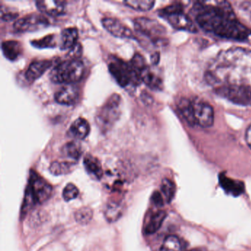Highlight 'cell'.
<instances>
[{
  "mask_svg": "<svg viewBox=\"0 0 251 251\" xmlns=\"http://www.w3.org/2000/svg\"><path fill=\"white\" fill-rule=\"evenodd\" d=\"M205 80L216 95L236 105H251V50L232 48L210 63Z\"/></svg>",
  "mask_w": 251,
  "mask_h": 251,
  "instance_id": "cell-1",
  "label": "cell"
},
{
  "mask_svg": "<svg viewBox=\"0 0 251 251\" xmlns=\"http://www.w3.org/2000/svg\"><path fill=\"white\" fill-rule=\"evenodd\" d=\"M195 21L208 33L232 40H246L251 30L236 19L231 5L226 1L216 2L215 5L197 2L194 5Z\"/></svg>",
  "mask_w": 251,
  "mask_h": 251,
  "instance_id": "cell-2",
  "label": "cell"
},
{
  "mask_svg": "<svg viewBox=\"0 0 251 251\" xmlns=\"http://www.w3.org/2000/svg\"><path fill=\"white\" fill-rule=\"evenodd\" d=\"M123 100L117 94L110 96L98 111L95 118L97 126L102 133L112 129L122 114Z\"/></svg>",
  "mask_w": 251,
  "mask_h": 251,
  "instance_id": "cell-3",
  "label": "cell"
},
{
  "mask_svg": "<svg viewBox=\"0 0 251 251\" xmlns=\"http://www.w3.org/2000/svg\"><path fill=\"white\" fill-rule=\"evenodd\" d=\"M85 66L78 58H72L63 61L54 68L51 79L55 83L71 85L83 78Z\"/></svg>",
  "mask_w": 251,
  "mask_h": 251,
  "instance_id": "cell-4",
  "label": "cell"
},
{
  "mask_svg": "<svg viewBox=\"0 0 251 251\" xmlns=\"http://www.w3.org/2000/svg\"><path fill=\"white\" fill-rule=\"evenodd\" d=\"M158 15L168 22L169 24L178 30L196 33V25L190 18L183 12V6L180 4H173L158 11Z\"/></svg>",
  "mask_w": 251,
  "mask_h": 251,
  "instance_id": "cell-5",
  "label": "cell"
},
{
  "mask_svg": "<svg viewBox=\"0 0 251 251\" xmlns=\"http://www.w3.org/2000/svg\"><path fill=\"white\" fill-rule=\"evenodd\" d=\"M108 70L121 87L126 88L130 84L137 86L142 83V79L135 74L129 62H126L120 58L111 60L108 65Z\"/></svg>",
  "mask_w": 251,
  "mask_h": 251,
  "instance_id": "cell-6",
  "label": "cell"
},
{
  "mask_svg": "<svg viewBox=\"0 0 251 251\" xmlns=\"http://www.w3.org/2000/svg\"><path fill=\"white\" fill-rule=\"evenodd\" d=\"M133 25L137 33L149 39L153 45H162L165 42L166 29L156 20L138 17L133 20Z\"/></svg>",
  "mask_w": 251,
  "mask_h": 251,
  "instance_id": "cell-7",
  "label": "cell"
},
{
  "mask_svg": "<svg viewBox=\"0 0 251 251\" xmlns=\"http://www.w3.org/2000/svg\"><path fill=\"white\" fill-rule=\"evenodd\" d=\"M192 116L195 126L203 128L211 127L214 123V111L212 106L202 100H192Z\"/></svg>",
  "mask_w": 251,
  "mask_h": 251,
  "instance_id": "cell-8",
  "label": "cell"
},
{
  "mask_svg": "<svg viewBox=\"0 0 251 251\" xmlns=\"http://www.w3.org/2000/svg\"><path fill=\"white\" fill-rule=\"evenodd\" d=\"M27 187L31 192L36 203L42 204L46 202L52 195V188L51 185L33 170L30 171Z\"/></svg>",
  "mask_w": 251,
  "mask_h": 251,
  "instance_id": "cell-9",
  "label": "cell"
},
{
  "mask_svg": "<svg viewBox=\"0 0 251 251\" xmlns=\"http://www.w3.org/2000/svg\"><path fill=\"white\" fill-rule=\"evenodd\" d=\"M49 25L46 17L37 14H28L14 23V28L18 33L34 32L45 28Z\"/></svg>",
  "mask_w": 251,
  "mask_h": 251,
  "instance_id": "cell-10",
  "label": "cell"
},
{
  "mask_svg": "<svg viewBox=\"0 0 251 251\" xmlns=\"http://www.w3.org/2000/svg\"><path fill=\"white\" fill-rule=\"evenodd\" d=\"M102 25L110 34L115 37L120 39H136L133 31L117 19L105 17L102 20Z\"/></svg>",
  "mask_w": 251,
  "mask_h": 251,
  "instance_id": "cell-11",
  "label": "cell"
},
{
  "mask_svg": "<svg viewBox=\"0 0 251 251\" xmlns=\"http://www.w3.org/2000/svg\"><path fill=\"white\" fill-rule=\"evenodd\" d=\"M36 5L39 11L50 17L63 15L67 8V2L60 0H39Z\"/></svg>",
  "mask_w": 251,
  "mask_h": 251,
  "instance_id": "cell-12",
  "label": "cell"
},
{
  "mask_svg": "<svg viewBox=\"0 0 251 251\" xmlns=\"http://www.w3.org/2000/svg\"><path fill=\"white\" fill-rule=\"evenodd\" d=\"M52 65V61L50 60H38L33 61L26 71L25 78L32 83L40 78Z\"/></svg>",
  "mask_w": 251,
  "mask_h": 251,
  "instance_id": "cell-13",
  "label": "cell"
},
{
  "mask_svg": "<svg viewBox=\"0 0 251 251\" xmlns=\"http://www.w3.org/2000/svg\"><path fill=\"white\" fill-rule=\"evenodd\" d=\"M79 98V92L77 87L67 85L61 88L55 93V100L58 103L64 105H73Z\"/></svg>",
  "mask_w": 251,
  "mask_h": 251,
  "instance_id": "cell-14",
  "label": "cell"
},
{
  "mask_svg": "<svg viewBox=\"0 0 251 251\" xmlns=\"http://www.w3.org/2000/svg\"><path fill=\"white\" fill-rule=\"evenodd\" d=\"M89 133H90L89 123L86 119L82 117L75 120L69 129V133L70 136L77 140H83L86 139Z\"/></svg>",
  "mask_w": 251,
  "mask_h": 251,
  "instance_id": "cell-15",
  "label": "cell"
},
{
  "mask_svg": "<svg viewBox=\"0 0 251 251\" xmlns=\"http://www.w3.org/2000/svg\"><path fill=\"white\" fill-rule=\"evenodd\" d=\"M78 30L75 27H68L61 32L59 46L62 50H73L77 46Z\"/></svg>",
  "mask_w": 251,
  "mask_h": 251,
  "instance_id": "cell-16",
  "label": "cell"
},
{
  "mask_svg": "<svg viewBox=\"0 0 251 251\" xmlns=\"http://www.w3.org/2000/svg\"><path fill=\"white\" fill-rule=\"evenodd\" d=\"M2 51L7 59L11 61H16L23 54V45L17 41H5L2 43Z\"/></svg>",
  "mask_w": 251,
  "mask_h": 251,
  "instance_id": "cell-17",
  "label": "cell"
},
{
  "mask_svg": "<svg viewBox=\"0 0 251 251\" xmlns=\"http://www.w3.org/2000/svg\"><path fill=\"white\" fill-rule=\"evenodd\" d=\"M83 164L86 172L94 178L97 180L102 178L103 176V170H102L100 161L98 160V158L89 154L84 157Z\"/></svg>",
  "mask_w": 251,
  "mask_h": 251,
  "instance_id": "cell-18",
  "label": "cell"
},
{
  "mask_svg": "<svg viewBox=\"0 0 251 251\" xmlns=\"http://www.w3.org/2000/svg\"><path fill=\"white\" fill-rule=\"evenodd\" d=\"M220 183L223 189L227 194L237 197L242 195L244 192L243 183L236 180H232L226 177L224 175H220Z\"/></svg>",
  "mask_w": 251,
  "mask_h": 251,
  "instance_id": "cell-19",
  "label": "cell"
},
{
  "mask_svg": "<svg viewBox=\"0 0 251 251\" xmlns=\"http://www.w3.org/2000/svg\"><path fill=\"white\" fill-rule=\"evenodd\" d=\"M124 214V204L118 201H111L107 204L105 217L110 223L118 221Z\"/></svg>",
  "mask_w": 251,
  "mask_h": 251,
  "instance_id": "cell-20",
  "label": "cell"
},
{
  "mask_svg": "<svg viewBox=\"0 0 251 251\" xmlns=\"http://www.w3.org/2000/svg\"><path fill=\"white\" fill-rule=\"evenodd\" d=\"M142 82L152 90H161L163 88L162 80L147 67L142 75Z\"/></svg>",
  "mask_w": 251,
  "mask_h": 251,
  "instance_id": "cell-21",
  "label": "cell"
},
{
  "mask_svg": "<svg viewBox=\"0 0 251 251\" xmlns=\"http://www.w3.org/2000/svg\"><path fill=\"white\" fill-rule=\"evenodd\" d=\"M167 217V213L164 211H159L155 213L147 225L145 233L147 234H153L158 231V229L162 226L164 220Z\"/></svg>",
  "mask_w": 251,
  "mask_h": 251,
  "instance_id": "cell-22",
  "label": "cell"
},
{
  "mask_svg": "<svg viewBox=\"0 0 251 251\" xmlns=\"http://www.w3.org/2000/svg\"><path fill=\"white\" fill-rule=\"evenodd\" d=\"M75 167V163L69 161H55L51 164L50 172L54 176H63L73 172Z\"/></svg>",
  "mask_w": 251,
  "mask_h": 251,
  "instance_id": "cell-23",
  "label": "cell"
},
{
  "mask_svg": "<svg viewBox=\"0 0 251 251\" xmlns=\"http://www.w3.org/2000/svg\"><path fill=\"white\" fill-rule=\"evenodd\" d=\"M177 108L183 118L190 126H195L193 116H192V100L187 98H181L177 104Z\"/></svg>",
  "mask_w": 251,
  "mask_h": 251,
  "instance_id": "cell-24",
  "label": "cell"
},
{
  "mask_svg": "<svg viewBox=\"0 0 251 251\" xmlns=\"http://www.w3.org/2000/svg\"><path fill=\"white\" fill-rule=\"evenodd\" d=\"M183 248L180 239L175 235H170L164 239L160 251H182Z\"/></svg>",
  "mask_w": 251,
  "mask_h": 251,
  "instance_id": "cell-25",
  "label": "cell"
},
{
  "mask_svg": "<svg viewBox=\"0 0 251 251\" xmlns=\"http://www.w3.org/2000/svg\"><path fill=\"white\" fill-rule=\"evenodd\" d=\"M123 3L126 6L139 11H148L153 8L155 1L152 0H127Z\"/></svg>",
  "mask_w": 251,
  "mask_h": 251,
  "instance_id": "cell-26",
  "label": "cell"
},
{
  "mask_svg": "<svg viewBox=\"0 0 251 251\" xmlns=\"http://www.w3.org/2000/svg\"><path fill=\"white\" fill-rule=\"evenodd\" d=\"M62 152L65 156L74 161H78L82 155L81 148L80 145L75 142H70L66 144L63 147Z\"/></svg>",
  "mask_w": 251,
  "mask_h": 251,
  "instance_id": "cell-27",
  "label": "cell"
},
{
  "mask_svg": "<svg viewBox=\"0 0 251 251\" xmlns=\"http://www.w3.org/2000/svg\"><path fill=\"white\" fill-rule=\"evenodd\" d=\"M31 45L34 48H39V49H45V48H55L58 43H57L56 36L51 34L45 36L42 39L32 41Z\"/></svg>",
  "mask_w": 251,
  "mask_h": 251,
  "instance_id": "cell-28",
  "label": "cell"
},
{
  "mask_svg": "<svg viewBox=\"0 0 251 251\" xmlns=\"http://www.w3.org/2000/svg\"><path fill=\"white\" fill-rule=\"evenodd\" d=\"M93 211L89 207H83L79 208L75 213V219L77 223L81 225H86L90 223L93 218Z\"/></svg>",
  "mask_w": 251,
  "mask_h": 251,
  "instance_id": "cell-29",
  "label": "cell"
},
{
  "mask_svg": "<svg viewBox=\"0 0 251 251\" xmlns=\"http://www.w3.org/2000/svg\"><path fill=\"white\" fill-rule=\"evenodd\" d=\"M161 192L167 202L173 201L176 194V186L170 179L165 178L162 180L161 186Z\"/></svg>",
  "mask_w": 251,
  "mask_h": 251,
  "instance_id": "cell-30",
  "label": "cell"
},
{
  "mask_svg": "<svg viewBox=\"0 0 251 251\" xmlns=\"http://www.w3.org/2000/svg\"><path fill=\"white\" fill-rule=\"evenodd\" d=\"M79 190L77 186L73 183H68L67 186L64 187L63 190V198L64 201L69 202V201H73L76 199L78 196Z\"/></svg>",
  "mask_w": 251,
  "mask_h": 251,
  "instance_id": "cell-31",
  "label": "cell"
},
{
  "mask_svg": "<svg viewBox=\"0 0 251 251\" xmlns=\"http://www.w3.org/2000/svg\"><path fill=\"white\" fill-rule=\"evenodd\" d=\"M19 14L16 12H13V11H1V18H2V21L10 22L12 20H15Z\"/></svg>",
  "mask_w": 251,
  "mask_h": 251,
  "instance_id": "cell-32",
  "label": "cell"
},
{
  "mask_svg": "<svg viewBox=\"0 0 251 251\" xmlns=\"http://www.w3.org/2000/svg\"><path fill=\"white\" fill-rule=\"evenodd\" d=\"M152 200H153L154 203L158 205V206L163 205L164 201H163L162 197H161V195L159 192H155V193L153 194V195H152Z\"/></svg>",
  "mask_w": 251,
  "mask_h": 251,
  "instance_id": "cell-33",
  "label": "cell"
},
{
  "mask_svg": "<svg viewBox=\"0 0 251 251\" xmlns=\"http://www.w3.org/2000/svg\"><path fill=\"white\" fill-rule=\"evenodd\" d=\"M245 141H246L247 145L251 150V125L247 128L245 132Z\"/></svg>",
  "mask_w": 251,
  "mask_h": 251,
  "instance_id": "cell-34",
  "label": "cell"
},
{
  "mask_svg": "<svg viewBox=\"0 0 251 251\" xmlns=\"http://www.w3.org/2000/svg\"><path fill=\"white\" fill-rule=\"evenodd\" d=\"M159 59L160 55L158 52H155V53H153L151 55V62H152V64H154V65H156V64H158V62H159Z\"/></svg>",
  "mask_w": 251,
  "mask_h": 251,
  "instance_id": "cell-35",
  "label": "cell"
},
{
  "mask_svg": "<svg viewBox=\"0 0 251 251\" xmlns=\"http://www.w3.org/2000/svg\"><path fill=\"white\" fill-rule=\"evenodd\" d=\"M203 251V250H202V249H193V250H192V251Z\"/></svg>",
  "mask_w": 251,
  "mask_h": 251,
  "instance_id": "cell-36",
  "label": "cell"
}]
</instances>
